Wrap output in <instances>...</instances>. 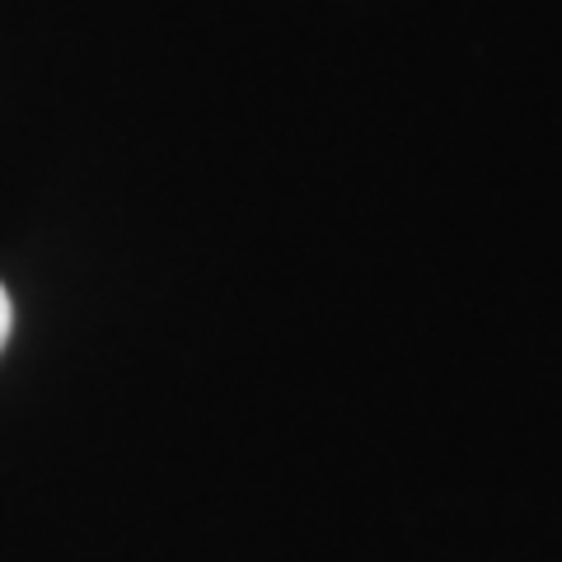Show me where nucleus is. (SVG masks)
<instances>
[{"label":"nucleus","instance_id":"1","mask_svg":"<svg viewBox=\"0 0 562 562\" xmlns=\"http://www.w3.org/2000/svg\"><path fill=\"white\" fill-rule=\"evenodd\" d=\"M10 328H14V305H10V291L0 286V347L10 342Z\"/></svg>","mask_w":562,"mask_h":562}]
</instances>
